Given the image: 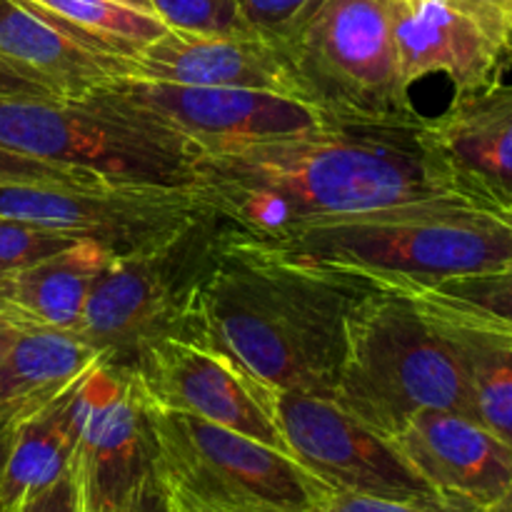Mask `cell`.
Instances as JSON below:
<instances>
[{"label": "cell", "instance_id": "cell-1", "mask_svg": "<svg viewBox=\"0 0 512 512\" xmlns=\"http://www.w3.org/2000/svg\"><path fill=\"white\" fill-rule=\"evenodd\" d=\"M405 123L325 120L300 133L200 153L190 195L243 235L455 193L423 135Z\"/></svg>", "mask_w": 512, "mask_h": 512}, {"label": "cell", "instance_id": "cell-2", "mask_svg": "<svg viewBox=\"0 0 512 512\" xmlns=\"http://www.w3.org/2000/svg\"><path fill=\"white\" fill-rule=\"evenodd\" d=\"M365 285L250 248L233 225L225 253L200 285L183 338L198 340L260 383L330 398L345 318Z\"/></svg>", "mask_w": 512, "mask_h": 512}, {"label": "cell", "instance_id": "cell-3", "mask_svg": "<svg viewBox=\"0 0 512 512\" xmlns=\"http://www.w3.org/2000/svg\"><path fill=\"white\" fill-rule=\"evenodd\" d=\"M238 238L260 253L355 285L443 283L512 265V215L465 195L330 215L260 238Z\"/></svg>", "mask_w": 512, "mask_h": 512}, {"label": "cell", "instance_id": "cell-4", "mask_svg": "<svg viewBox=\"0 0 512 512\" xmlns=\"http://www.w3.org/2000/svg\"><path fill=\"white\" fill-rule=\"evenodd\" d=\"M330 398L385 438L423 410H453L478 420L448 340L408 295L375 285H365L348 310Z\"/></svg>", "mask_w": 512, "mask_h": 512}, {"label": "cell", "instance_id": "cell-5", "mask_svg": "<svg viewBox=\"0 0 512 512\" xmlns=\"http://www.w3.org/2000/svg\"><path fill=\"white\" fill-rule=\"evenodd\" d=\"M230 233L233 223L203 210L168 238L113 258L90 288L75 335L93 345L105 365L133 373L143 348L183 333Z\"/></svg>", "mask_w": 512, "mask_h": 512}, {"label": "cell", "instance_id": "cell-6", "mask_svg": "<svg viewBox=\"0 0 512 512\" xmlns=\"http://www.w3.org/2000/svg\"><path fill=\"white\" fill-rule=\"evenodd\" d=\"M0 148L103 180L190 188L200 148L103 95H0Z\"/></svg>", "mask_w": 512, "mask_h": 512}, {"label": "cell", "instance_id": "cell-7", "mask_svg": "<svg viewBox=\"0 0 512 512\" xmlns=\"http://www.w3.org/2000/svg\"><path fill=\"white\" fill-rule=\"evenodd\" d=\"M278 45L295 98L325 118L370 123L420 118L400 70L388 0H323Z\"/></svg>", "mask_w": 512, "mask_h": 512}, {"label": "cell", "instance_id": "cell-8", "mask_svg": "<svg viewBox=\"0 0 512 512\" xmlns=\"http://www.w3.org/2000/svg\"><path fill=\"white\" fill-rule=\"evenodd\" d=\"M155 473L225 512H313L333 495L288 453L195 415L148 403Z\"/></svg>", "mask_w": 512, "mask_h": 512}, {"label": "cell", "instance_id": "cell-9", "mask_svg": "<svg viewBox=\"0 0 512 512\" xmlns=\"http://www.w3.org/2000/svg\"><path fill=\"white\" fill-rule=\"evenodd\" d=\"M253 383L290 458L333 493L390 500L438 495L410 468L393 440L355 420L333 398L278 390L258 378Z\"/></svg>", "mask_w": 512, "mask_h": 512}, {"label": "cell", "instance_id": "cell-10", "mask_svg": "<svg viewBox=\"0 0 512 512\" xmlns=\"http://www.w3.org/2000/svg\"><path fill=\"white\" fill-rule=\"evenodd\" d=\"M203 208L188 188L118 183L0 185V218L85 240L113 258L143 250L198 218Z\"/></svg>", "mask_w": 512, "mask_h": 512}, {"label": "cell", "instance_id": "cell-11", "mask_svg": "<svg viewBox=\"0 0 512 512\" xmlns=\"http://www.w3.org/2000/svg\"><path fill=\"white\" fill-rule=\"evenodd\" d=\"M118 108L183 135L200 153L300 133L325 123L320 110L305 100L270 90L208 88L160 80L120 78L95 90Z\"/></svg>", "mask_w": 512, "mask_h": 512}, {"label": "cell", "instance_id": "cell-12", "mask_svg": "<svg viewBox=\"0 0 512 512\" xmlns=\"http://www.w3.org/2000/svg\"><path fill=\"white\" fill-rule=\"evenodd\" d=\"M155 470L148 403L133 375L103 360L78 388V445L73 473L83 512H120L145 475Z\"/></svg>", "mask_w": 512, "mask_h": 512}, {"label": "cell", "instance_id": "cell-13", "mask_svg": "<svg viewBox=\"0 0 512 512\" xmlns=\"http://www.w3.org/2000/svg\"><path fill=\"white\" fill-rule=\"evenodd\" d=\"M130 375L145 403L155 408L195 415L288 453L255 395L253 375L198 340L183 335L155 340L143 348Z\"/></svg>", "mask_w": 512, "mask_h": 512}, {"label": "cell", "instance_id": "cell-14", "mask_svg": "<svg viewBox=\"0 0 512 512\" xmlns=\"http://www.w3.org/2000/svg\"><path fill=\"white\" fill-rule=\"evenodd\" d=\"M423 135L455 193L512 215V83L455 93Z\"/></svg>", "mask_w": 512, "mask_h": 512}, {"label": "cell", "instance_id": "cell-15", "mask_svg": "<svg viewBox=\"0 0 512 512\" xmlns=\"http://www.w3.org/2000/svg\"><path fill=\"white\" fill-rule=\"evenodd\" d=\"M405 83L445 75L455 93L503 80L512 50L455 0H388Z\"/></svg>", "mask_w": 512, "mask_h": 512}, {"label": "cell", "instance_id": "cell-16", "mask_svg": "<svg viewBox=\"0 0 512 512\" xmlns=\"http://www.w3.org/2000/svg\"><path fill=\"white\" fill-rule=\"evenodd\" d=\"M390 440L435 493L480 510L495 503L512 480L510 445L453 410H423Z\"/></svg>", "mask_w": 512, "mask_h": 512}, {"label": "cell", "instance_id": "cell-17", "mask_svg": "<svg viewBox=\"0 0 512 512\" xmlns=\"http://www.w3.org/2000/svg\"><path fill=\"white\" fill-rule=\"evenodd\" d=\"M405 293L448 340L473 395L475 418L512 448V323L415 280H380Z\"/></svg>", "mask_w": 512, "mask_h": 512}, {"label": "cell", "instance_id": "cell-18", "mask_svg": "<svg viewBox=\"0 0 512 512\" xmlns=\"http://www.w3.org/2000/svg\"><path fill=\"white\" fill-rule=\"evenodd\" d=\"M128 78L208 88L270 90L295 98L283 50L278 43L260 35H208L168 28L158 40L130 58Z\"/></svg>", "mask_w": 512, "mask_h": 512}, {"label": "cell", "instance_id": "cell-19", "mask_svg": "<svg viewBox=\"0 0 512 512\" xmlns=\"http://www.w3.org/2000/svg\"><path fill=\"white\" fill-rule=\"evenodd\" d=\"M0 58L55 98H85L130 75V60L85 48L30 0H0Z\"/></svg>", "mask_w": 512, "mask_h": 512}, {"label": "cell", "instance_id": "cell-20", "mask_svg": "<svg viewBox=\"0 0 512 512\" xmlns=\"http://www.w3.org/2000/svg\"><path fill=\"white\" fill-rule=\"evenodd\" d=\"M113 255L95 243L78 240L58 255L0 273V320L15 328L73 330L85 300Z\"/></svg>", "mask_w": 512, "mask_h": 512}, {"label": "cell", "instance_id": "cell-21", "mask_svg": "<svg viewBox=\"0 0 512 512\" xmlns=\"http://www.w3.org/2000/svg\"><path fill=\"white\" fill-rule=\"evenodd\" d=\"M98 360V350L73 330H18L0 360V423H15L43 408Z\"/></svg>", "mask_w": 512, "mask_h": 512}, {"label": "cell", "instance_id": "cell-22", "mask_svg": "<svg viewBox=\"0 0 512 512\" xmlns=\"http://www.w3.org/2000/svg\"><path fill=\"white\" fill-rule=\"evenodd\" d=\"M80 380L43 408L10 423L13 435L0 473V512H15L70 470L78 445Z\"/></svg>", "mask_w": 512, "mask_h": 512}, {"label": "cell", "instance_id": "cell-23", "mask_svg": "<svg viewBox=\"0 0 512 512\" xmlns=\"http://www.w3.org/2000/svg\"><path fill=\"white\" fill-rule=\"evenodd\" d=\"M65 35L95 53L135 58L145 45L158 40L168 25L158 15L120 5L115 0H30Z\"/></svg>", "mask_w": 512, "mask_h": 512}, {"label": "cell", "instance_id": "cell-24", "mask_svg": "<svg viewBox=\"0 0 512 512\" xmlns=\"http://www.w3.org/2000/svg\"><path fill=\"white\" fill-rule=\"evenodd\" d=\"M153 13L170 30L208 35H258L233 0H150Z\"/></svg>", "mask_w": 512, "mask_h": 512}, {"label": "cell", "instance_id": "cell-25", "mask_svg": "<svg viewBox=\"0 0 512 512\" xmlns=\"http://www.w3.org/2000/svg\"><path fill=\"white\" fill-rule=\"evenodd\" d=\"M73 243L78 240H70L53 230L18 223V220L0 218V273L28 268L50 255H58Z\"/></svg>", "mask_w": 512, "mask_h": 512}, {"label": "cell", "instance_id": "cell-26", "mask_svg": "<svg viewBox=\"0 0 512 512\" xmlns=\"http://www.w3.org/2000/svg\"><path fill=\"white\" fill-rule=\"evenodd\" d=\"M233 3L238 5L240 15L253 28V33L273 43H285L323 5V0H233Z\"/></svg>", "mask_w": 512, "mask_h": 512}, {"label": "cell", "instance_id": "cell-27", "mask_svg": "<svg viewBox=\"0 0 512 512\" xmlns=\"http://www.w3.org/2000/svg\"><path fill=\"white\" fill-rule=\"evenodd\" d=\"M440 293L455 300L475 305L485 313L512 323V265L498 273L468 275V278L443 280V283H428Z\"/></svg>", "mask_w": 512, "mask_h": 512}, {"label": "cell", "instance_id": "cell-28", "mask_svg": "<svg viewBox=\"0 0 512 512\" xmlns=\"http://www.w3.org/2000/svg\"><path fill=\"white\" fill-rule=\"evenodd\" d=\"M313 512H483L463 500L445 498V495H425L413 500L370 498V495L333 493Z\"/></svg>", "mask_w": 512, "mask_h": 512}, {"label": "cell", "instance_id": "cell-29", "mask_svg": "<svg viewBox=\"0 0 512 512\" xmlns=\"http://www.w3.org/2000/svg\"><path fill=\"white\" fill-rule=\"evenodd\" d=\"M5 183L70 185V188H78V185H100L108 183V180L83 173V170L63 168V165L45 163V160L28 158V155L0 148V185Z\"/></svg>", "mask_w": 512, "mask_h": 512}, {"label": "cell", "instance_id": "cell-30", "mask_svg": "<svg viewBox=\"0 0 512 512\" xmlns=\"http://www.w3.org/2000/svg\"><path fill=\"white\" fill-rule=\"evenodd\" d=\"M18 512H83L80 508V493L75 485L73 473H65L63 478L55 480L50 488L40 490L30 500L20 505Z\"/></svg>", "mask_w": 512, "mask_h": 512}, {"label": "cell", "instance_id": "cell-31", "mask_svg": "<svg viewBox=\"0 0 512 512\" xmlns=\"http://www.w3.org/2000/svg\"><path fill=\"white\" fill-rule=\"evenodd\" d=\"M120 512H180L178 505L173 503V495H170L168 485L160 480V475L150 473L145 475L143 483L133 490V495L128 498V503L123 505Z\"/></svg>", "mask_w": 512, "mask_h": 512}, {"label": "cell", "instance_id": "cell-32", "mask_svg": "<svg viewBox=\"0 0 512 512\" xmlns=\"http://www.w3.org/2000/svg\"><path fill=\"white\" fill-rule=\"evenodd\" d=\"M455 3L478 15L512 50V0H455Z\"/></svg>", "mask_w": 512, "mask_h": 512}, {"label": "cell", "instance_id": "cell-33", "mask_svg": "<svg viewBox=\"0 0 512 512\" xmlns=\"http://www.w3.org/2000/svg\"><path fill=\"white\" fill-rule=\"evenodd\" d=\"M0 95H28V98H55L53 93L43 88V85L33 83V80L25 78L23 73L13 68V65L5 63L0 58Z\"/></svg>", "mask_w": 512, "mask_h": 512}, {"label": "cell", "instance_id": "cell-34", "mask_svg": "<svg viewBox=\"0 0 512 512\" xmlns=\"http://www.w3.org/2000/svg\"><path fill=\"white\" fill-rule=\"evenodd\" d=\"M168 490H170V495H173V503L178 505V510H180V512H225V510L210 508V505L198 503V500L188 498V495L178 493V490H173V488H168Z\"/></svg>", "mask_w": 512, "mask_h": 512}, {"label": "cell", "instance_id": "cell-35", "mask_svg": "<svg viewBox=\"0 0 512 512\" xmlns=\"http://www.w3.org/2000/svg\"><path fill=\"white\" fill-rule=\"evenodd\" d=\"M20 328H15L13 323H8V320H0V360H3V355L8 353L10 343L15 340V335H18Z\"/></svg>", "mask_w": 512, "mask_h": 512}, {"label": "cell", "instance_id": "cell-36", "mask_svg": "<svg viewBox=\"0 0 512 512\" xmlns=\"http://www.w3.org/2000/svg\"><path fill=\"white\" fill-rule=\"evenodd\" d=\"M483 512H512V480H510L508 488L503 490V495H500L495 503H490Z\"/></svg>", "mask_w": 512, "mask_h": 512}, {"label": "cell", "instance_id": "cell-37", "mask_svg": "<svg viewBox=\"0 0 512 512\" xmlns=\"http://www.w3.org/2000/svg\"><path fill=\"white\" fill-rule=\"evenodd\" d=\"M10 435H13V425H10V423H0V473H3L5 458H8Z\"/></svg>", "mask_w": 512, "mask_h": 512}, {"label": "cell", "instance_id": "cell-38", "mask_svg": "<svg viewBox=\"0 0 512 512\" xmlns=\"http://www.w3.org/2000/svg\"><path fill=\"white\" fill-rule=\"evenodd\" d=\"M115 3L128 5V8L140 10V13H150V15H155V13H153V3H150V0H115Z\"/></svg>", "mask_w": 512, "mask_h": 512}, {"label": "cell", "instance_id": "cell-39", "mask_svg": "<svg viewBox=\"0 0 512 512\" xmlns=\"http://www.w3.org/2000/svg\"><path fill=\"white\" fill-rule=\"evenodd\" d=\"M15 512H18V510H15Z\"/></svg>", "mask_w": 512, "mask_h": 512}]
</instances>
